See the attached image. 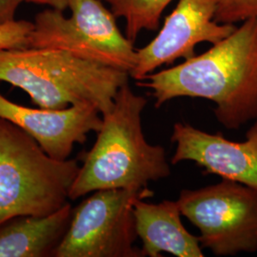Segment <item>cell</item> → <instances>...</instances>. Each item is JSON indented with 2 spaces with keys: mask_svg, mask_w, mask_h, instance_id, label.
<instances>
[{
  "mask_svg": "<svg viewBox=\"0 0 257 257\" xmlns=\"http://www.w3.org/2000/svg\"><path fill=\"white\" fill-rule=\"evenodd\" d=\"M137 86L150 91L156 108L179 97L213 102L216 119L228 130L256 120V19L240 23L205 53L149 74Z\"/></svg>",
  "mask_w": 257,
  "mask_h": 257,
  "instance_id": "1",
  "label": "cell"
},
{
  "mask_svg": "<svg viewBox=\"0 0 257 257\" xmlns=\"http://www.w3.org/2000/svg\"><path fill=\"white\" fill-rule=\"evenodd\" d=\"M148 100L125 83L113 105L102 114V125L92 149L72 185L70 200L110 189H141L171 175L165 149L144 137L142 112Z\"/></svg>",
  "mask_w": 257,
  "mask_h": 257,
  "instance_id": "2",
  "label": "cell"
},
{
  "mask_svg": "<svg viewBox=\"0 0 257 257\" xmlns=\"http://www.w3.org/2000/svg\"><path fill=\"white\" fill-rule=\"evenodd\" d=\"M128 78L124 71L63 50L26 48L0 52V81L24 91L39 108L57 110L86 103L104 114Z\"/></svg>",
  "mask_w": 257,
  "mask_h": 257,
  "instance_id": "3",
  "label": "cell"
},
{
  "mask_svg": "<svg viewBox=\"0 0 257 257\" xmlns=\"http://www.w3.org/2000/svg\"><path fill=\"white\" fill-rule=\"evenodd\" d=\"M79 168L75 159L51 157L23 130L0 117V225L61 209Z\"/></svg>",
  "mask_w": 257,
  "mask_h": 257,
  "instance_id": "4",
  "label": "cell"
},
{
  "mask_svg": "<svg viewBox=\"0 0 257 257\" xmlns=\"http://www.w3.org/2000/svg\"><path fill=\"white\" fill-rule=\"evenodd\" d=\"M69 10V18L51 8L38 13L29 48L63 50L130 74L137 65L138 52L120 31L112 12L101 0H71Z\"/></svg>",
  "mask_w": 257,
  "mask_h": 257,
  "instance_id": "5",
  "label": "cell"
},
{
  "mask_svg": "<svg viewBox=\"0 0 257 257\" xmlns=\"http://www.w3.org/2000/svg\"><path fill=\"white\" fill-rule=\"evenodd\" d=\"M179 209L199 231L203 248L216 256L257 251V191L222 179L197 190H183Z\"/></svg>",
  "mask_w": 257,
  "mask_h": 257,
  "instance_id": "6",
  "label": "cell"
},
{
  "mask_svg": "<svg viewBox=\"0 0 257 257\" xmlns=\"http://www.w3.org/2000/svg\"><path fill=\"white\" fill-rule=\"evenodd\" d=\"M154 194L148 187L93 192L73 210L55 257H145L135 245L134 203Z\"/></svg>",
  "mask_w": 257,
  "mask_h": 257,
  "instance_id": "7",
  "label": "cell"
},
{
  "mask_svg": "<svg viewBox=\"0 0 257 257\" xmlns=\"http://www.w3.org/2000/svg\"><path fill=\"white\" fill-rule=\"evenodd\" d=\"M216 0H178L174 11L149 44L137 49L138 60L130 77L142 80L163 65L187 60L195 55V47L211 45L230 36L236 25L222 24L215 17Z\"/></svg>",
  "mask_w": 257,
  "mask_h": 257,
  "instance_id": "8",
  "label": "cell"
},
{
  "mask_svg": "<svg viewBox=\"0 0 257 257\" xmlns=\"http://www.w3.org/2000/svg\"><path fill=\"white\" fill-rule=\"evenodd\" d=\"M171 140L175 144L173 165L191 161L206 174L243 184L257 191V119L246 133L245 140L235 142L221 133L210 134L186 122L174 125Z\"/></svg>",
  "mask_w": 257,
  "mask_h": 257,
  "instance_id": "9",
  "label": "cell"
},
{
  "mask_svg": "<svg viewBox=\"0 0 257 257\" xmlns=\"http://www.w3.org/2000/svg\"><path fill=\"white\" fill-rule=\"evenodd\" d=\"M0 117L9 120L34 138L51 157L67 160L75 144L97 133L102 114L91 104H75L65 109H33L11 101L0 92Z\"/></svg>",
  "mask_w": 257,
  "mask_h": 257,
  "instance_id": "10",
  "label": "cell"
},
{
  "mask_svg": "<svg viewBox=\"0 0 257 257\" xmlns=\"http://www.w3.org/2000/svg\"><path fill=\"white\" fill-rule=\"evenodd\" d=\"M138 198L134 203L136 230L142 242L144 256L203 257L198 236L184 227L178 203L172 200L153 204Z\"/></svg>",
  "mask_w": 257,
  "mask_h": 257,
  "instance_id": "11",
  "label": "cell"
},
{
  "mask_svg": "<svg viewBox=\"0 0 257 257\" xmlns=\"http://www.w3.org/2000/svg\"><path fill=\"white\" fill-rule=\"evenodd\" d=\"M70 202L45 216H19L0 225V257H55L73 215Z\"/></svg>",
  "mask_w": 257,
  "mask_h": 257,
  "instance_id": "12",
  "label": "cell"
},
{
  "mask_svg": "<svg viewBox=\"0 0 257 257\" xmlns=\"http://www.w3.org/2000/svg\"><path fill=\"white\" fill-rule=\"evenodd\" d=\"M116 19L125 21V36L136 42L143 31L155 32L160 27V20L166 8L173 0H101Z\"/></svg>",
  "mask_w": 257,
  "mask_h": 257,
  "instance_id": "13",
  "label": "cell"
},
{
  "mask_svg": "<svg viewBox=\"0 0 257 257\" xmlns=\"http://www.w3.org/2000/svg\"><path fill=\"white\" fill-rule=\"evenodd\" d=\"M214 19L230 25L257 20V0H216Z\"/></svg>",
  "mask_w": 257,
  "mask_h": 257,
  "instance_id": "14",
  "label": "cell"
},
{
  "mask_svg": "<svg viewBox=\"0 0 257 257\" xmlns=\"http://www.w3.org/2000/svg\"><path fill=\"white\" fill-rule=\"evenodd\" d=\"M34 30V22L10 20L0 23V52L29 48V40Z\"/></svg>",
  "mask_w": 257,
  "mask_h": 257,
  "instance_id": "15",
  "label": "cell"
},
{
  "mask_svg": "<svg viewBox=\"0 0 257 257\" xmlns=\"http://www.w3.org/2000/svg\"><path fill=\"white\" fill-rule=\"evenodd\" d=\"M20 0H0V23L14 20Z\"/></svg>",
  "mask_w": 257,
  "mask_h": 257,
  "instance_id": "16",
  "label": "cell"
},
{
  "mask_svg": "<svg viewBox=\"0 0 257 257\" xmlns=\"http://www.w3.org/2000/svg\"><path fill=\"white\" fill-rule=\"evenodd\" d=\"M71 0H20V2L26 3H35L39 5H45L51 9L57 10L64 12L65 10L69 9Z\"/></svg>",
  "mask_w": 257,
  "mask_h": 257,
  "instance_id": "17",
  "label": "cell"
}]
</instances>
